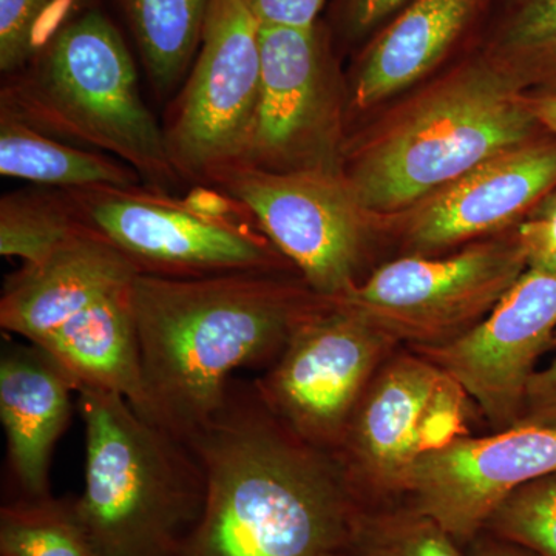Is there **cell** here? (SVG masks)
Masks as SVG:
<instances>
[{"instance_id": "7402d4cb", "label": "cell", "mask_w": 556, "mask_h": 556, "mask_svg": "<svg viewBox=\"0 0 556 556\" xmlns=\"http://www.w3.org/2000/svg\"><path fill=\"white\" fill-rule=\"evenodd\" d=\"M0 556H101L76 497L16 496L0 508Z\"/></svg>"}, {"instance_id": "e575fe53", "label": "cell", "mask_w": 556, "mask_h": 556, "mask_svg": "<svg viewBox=\"0 0 556 556\" xmlns=\"http://www.w3.org/2000/svg\"><path fill=\"white\" fill-rule=\"evenodd\" d=\"M331 556H350V555L345 554V552H340V554H334Z\"/></svg>"}, {"instance_id": "ffe728a7", "label": "cell", "mask_w": 556, "mask_h": 556, "mask_svg": "<svg viewBox=\"0 0 556 556\" xmlns=\"http://www.w3.org/2000/svg\"><path fill=\"white\" fill-rule=\"evenodd\" d=\"M0 175L58 190L144 186L123 161L42 134L0 109Z\"/></svg>"}, {"instance_id": "5b68a950", "label": "cell", "mask_w": 556, "mask_h": 556, "mask_svg": "<svg viewBox=\"0 0 556 556\" xmlns=\"http://www.w3.org/2000/svg\"><path fill=\"white\" fill-rule=\"evenodd\" d=\"M511 83L496 68H470L417 102L362 150L346 175L362 208L396 212L525 144L536 118Z\"/></svg>"}, {"instance_id": "ac0fdd59", "label": "cell", "mask_w": 556, "mask_h": 556, "mask_svg": "<svg viewBox=\"0 0 556 556\" xmlns=\"http://www.w3.org/2000/svg\"><path fill=\"white\" fill-rule=\"evenodd\" d=\"M134 283L98 300L36 346L53 358L76 391H109L138 409L142 387Z\"/></svg>"}, {"instance_id": "484cf974", "label": "cell", "mask_w": 556, "mask_h": 556, "mask_svg": "<svg viewBox=\"0 0 556 556\" xmlns=\"http://www.w3.org/2000/svg\"><path fill=\"white\" fill-rule=\"evenodd\" d=\"M484 532L538 556H556V473L515 490L493 511Z\"/></svg>"}, {"instance_id": "4fadbf2b", "label": "cell", "mask_w": 556, "mask_h": 556, "mask_svg": "<svg viewBox=\"0 0 556 556\" xmlns=\"http://www.w3.org/2000/svg\"><path fill=\"white\" fill-rule=\"evenodd\" d=\"M555 331L556 270L529 268L466 334L409 350L452 376L493 431H501L517 426L527 383Z\"/></svg>"}, {"instance_id": "d4e9b609", "label": "cell", "mask_w": 556, "mask_h": 556, "mask_svg": "<svg viewBox=\"0 0 556 556\" xmlns=\"http://www.w3.org/2000/svg\"><path fill=\"white\" fill-rule=\"evenodd\" d=\"M86 0H0V70L9 76L35 60Z\"/></svg>"}, {"instance_id": "9a60e30c", "label": "cell", "mask_w": 556, "mask_h": 556, "mask_svg": "<svg viewBox=\"0 0 556 556\" xmlns=\"http://www.w3.org/2000/svg\"><path fill=\"white\" fill-rule=\"evenodd\" d=\"M555 186L556 146L504 150L438 190L409 223V243L431 252L503 228Z\"/></svg>"}, {"instance_id": "6da1fadb", "label": "cell", "mask_w": 556, "mask_h": 556, "mask_svg": "<svg viewBox=\"0 0 556 556\" xmlns=\"http://www.w3.org/2000/svg\"><path fill=\"white\" fill-rule=\"evenodd\" d=\"M188 444L206 479L203 514L181 556H331L358 511L336 457L285 426L255 382H230Z\"/></svg>"}, {"instance_id": "277c9868", "label": "cell", "mask_w": 556, "mask_h": 556, "mask_svg": "<svg viewBox=\"0 0 556 556\" xmlns=\"http://www.w3.org/2000/svg\"><path fill=\"white\" fill-rule=\"evenodd\" d=\"M76 393L86 424V489L76 510L98 554L181 556L206 497L199 457L126 397Z\"/></svg>"}, {"instance_id": "3957f363", "label": "cell", "mask_w": 556, "mask_h": 556, "mask_svg": "<svg viewBox=\"0 0 556 556\" xmlns=\"http://www.w3.org/2000/svg\"><path fill=\"white\" fill-rule=\"evenodd\" d=\"M0 109L42 134L129 164L146 188L169 193L181 179L164 129L142 100L129 49L100 10L83 11L7 76Z\"/></svg>"}, {"instance_id": "d6a6232c", "label": "cell", "mask_w": 556, "mask_h": 556, "mask_svg": "<svg viewBox=\"0 0 556 556\" xmlns=\"http://www.w3.org/2000/svg\"><path fill=\"white\" fill-rule=\"evenodd\" d=\"M530 110L536 121H541L556 134V97L540 98V100H529Z\"/></svg>"}, {"instance_id": "2e32d148", "label": "cell", "mask_w": 556, "mask_h": 556, "mask_svg": "<svg viewBox=\"0 0 556 556\" xmlns=\"http://www.w3.org/2000/svg\"><path fill=\"white\" fill-rule=\"evenodd\" d=\"M138 276L118 249L87 228L38 265L7 278L0 327L38 345L62 325Z\"/></svg>"}, {"instance_id": "8992f818", "label": "cell", "mask_w": 556, "mask_h": 556, "mask_svg": "<svg viewBox=\"0 0 556 556\" xmlns=\"http://www.w3.org/2000/svg\"><path fill=\"white\" fill-rule=\"evenodd\" d=\"M473 405L444 369L397 348L376 372L332 455L358 506L396 504L420 457L470 434Z\"/></svg>"}, {"instance_id": "52a82bcc", "label": "cell", "mask_w": 556, "mask_h": 556, "mask_svg": "<svg viewBox=\"0 0 556 556\" xmlns=\"http://www.w3.org/2000/svg\"><path fill=\"white\" fill-rule=\"evenodd\" d=\"M61 192L80 222L144 276L197 278L291 265L243 218L214 217L188 199L146 186Z\"/></svg>"}, {"instance_id": "30bf717a", "label": "cell", "mask_w": 556, "mask_h": 556, "mask_svg": "<svg viewBox=\"0 0 556 556\" xmlns=\"http://www.w3.org/2000/svg\"><path fill=\"white\" fill-rule=\"evenodd\" d=\"M527 268L518 239L486 241L447 258H399L336 299L405 346L444 345L477 327Z\"/></svg>"}, {"instance_id": "f546056e", "label": "cell", "mask_w": 556, "mask_h": 556, "mask_svg": "<svg viewBox=\"0 0 556 556\" xmlns=\"http://www.w3.org/2000/svg\"><path fill=\"white\" fill-rule=\"evenodd\" d=\"M517 239L529 268L556 270V222L529 219L519 226Z\"/></svg>"}, {"instance_id": "836d02e7", "label": "cell", "mask_w": 556, "mask_h": 556, "mask_svg": "<svg viewBox=\"0 0 556 556\" xmlns=\"http://www.w3.org/2000/svg\"><path fill=\"white\" fill-rule=\"evenodd\" d=\"M535 218L544 219V222H556V190L541 204Z\"/></svg>"}, {"instance_id": "8fae6325", "label": "cell", "mask_w": 556, "mask_h": 556, "mask_svg": "<svg viewBox=\"0 0 556 556\" xmlns=\"http://www.w3.org/2000/svg\"><path fill=\"white\" fill-rule=\"evenodd\" d=\"M211 186L247 208L316 294L336 299L357 285L367 212L329 167L268 172L233 167Z\"/></svg>"}, {"instance_id": "d6986e66", "label": "cell", "mask_w": 556, "mask_h": 556, "mask_svg": "<svg viewBox=\"0 0 556 556\" xmlns=\"http://www.w3.org/2000/svg\"><path fill=\"white\" fill-rule=\"evenodd\" d=\"M484 0H412L372 40L354 80L368 109L430 72L477 16Z\"/></svg>"}, {"instance_id": "ba28073f", "label": "cell", "mask_w": 556, "mask_h": 556, "mask_svg": "<svg viewBox=\"0 0 556 556\" xmlns=\"http://www.w3.org/2000/svg\"><path fill=\"white\" fill-rule=\"evenodd\" d=\"M399 346L357 311L325 299L255 387L285 426L334 455L369 383Z\"/></svg>"}, {"instance_id": "603a6c76", "label": "cell", "mask_w": 556, "mask_h": 556, "mask_svg": "<svg viewBox=\"0 0 556 556\" xmlns=\"http://www.w3.org/2000/svg\"><path fill=\"white\" fill-rule=\"evenodd\" d=\"M86 229L61 190H21L0 200V254L38 265Z\"/></svg>"}, {"instance_id": "1f68e13d", "label": "cell", "mask_w": 556, "mask_h": 556, "mask_svg": "<svg viewBox=\"0 0 556 556\" xmlns=\"http://www.w3.org/2000/svg\"><path fill=\"white\" fill-rule=\"evenodd\" d=\"M467 556H538L527 548L482 532L468 544Z\"/></svg>"}, {"instance_id": "9c48e42d", "label": "cell", "mask_w": 556, "mask_h": 556, "mask_svg": "<svg viewBox=\"0 0 556 556\" xmlns=\"http://www.w3.org/2000/svg\"><path fill=\"white\" fill-rule=\"evenodd\" d=\"M260 83L258 21L243 0H211L192 72L163 127L179 178L212 185L239 166Z\"/></svg>"}, {"instance_id": "83f0119b", "label": "cell", "mask_w": 556, "mask_h": 556, "mask_svg": "<svg viewBox=\"0 0 556 556\" xmlns=\"http://www.w3.org/2000/svg\"><path fill=\"white\" fill-rule=\"evenodd\" d=\"M552 346L556 348V331ZM519 424L556 426V356L548 367L533 372L527 383Z\"/></svg>"}, {"instance_id": "4316f807", "label": "cell", "mask_w": 556, "mask_h": 556, "mask_svg": "<svg viewBox=\"0 0 556 556\" xmlns=\"http://www.w3.org/2000/svg\"><path fill=\"white\" fill-rule=\"evenodd\" d=\"M507 61L556 72V0H525L497 40Z\"/></svg>"}, {"instance_id": "cb8c5ba5", "label": "cell", "mask_w": 556, "mask_h": 556, "mask_svg": "<svg viewBox=\"0 0 556 556\" xmlns=\"http://www.w3.org/2000/svg\"><path fill=\"white\" fill-rule=\"evenodd\" d=\"M350 556H466L433 518L402 504L358 507Z\"/></svg>"}, {"instance_id": "44dd1931", "label": "cell", "mask_w": 556, "mask_h": 556, "mask_svg": "<svg viewBox=\"0 0 556 556\" xmlns=\"http://www.w3.org/2000/svg\"><path fill=\"white\" fill-rule=\"evenodd\" d=\"M153 87L167 93L199 53L211 0H119Z\"/></svg>"}, {"instance_id": "5bb4252c", "label": "cell", "mask_w": 556, "mask_h": 556, "mask_svg": "<svg viewBox=\"0 0 556 556\" xmlns=\"http://www.w3.org/2000/svg\"><path fill=\"white\" fill-rule=\"evenodd\" d=\"M260 56L257 112L237 167L300 170V159L306 156L327 119L316 25H260Z\"/></svg>"}, {"instance_id": "4dcf8cb0", "label": "cell", "mask_w": 556, "mask_h": 556, "mask_svg": "<svg viewBox=\"0 0 556 556\" xmlns=\"http://www.w3.org/2000/svg\"><path fill=\"white\" fill-rule=\"evenodd\" d=\"M412 0H348V22L354 31H367Z\"/></svg>"}, {"instance_id": "e0dca14e", "label": "cell", "mask_w": 556, "mask_h": 556, "mask_svg": "<svg viewBox=\"0 0 556 556\" xmlns=\"http://www.w3.org/2000/svg\"><path fill=\"white\" fill-rule=\"evenodd\" d=\"M76 388L39 346L10 342L0 357V420L20 495H50L51 456L72 419Z\"/></svg>"}, {"instance_id": "7a4b0ae2", "label": "cell", "mask_w": 556, "mask_h": 556, "mask_svg": "<svg viewBox=\"0 0 556 556\" xmlns=\"http://www.w3.org/2000/svg\"><path fill=\"white\" fill-rule=\"evenodd\" d=\"M280 270L138 274L139 415L188 442L222 407L237 369L277 361L300 321L325 300L303 278L278 277Z\"/></svg>"}, {"instance_id": "7c38bea8", "label": "cell", "mask_w": 556, "mask_h": 556, "mask_svg": "<svg viewBox=\"0 0 556 556\" xmlns=\"http://www.w3.org/2000/svg\"><path fill=\"white\" fill-rule=\"evenodd\" d=\"M552 473L556 426L519 424L427 453L409 468L396 504L433 518L466 548L508 495Z\"/></svg>"}, {"instance_id": "f1b7e54d", "label": "cell", "mask_w": 556, "mask_h": 556, "mask_svg": "<svg viewBox=\"0 0 556 556\" xmlns=\"http://www.w3.org/2000/svg\"><path fill=\"white\" fill-rule=\"evenodd\" d=\"M260 25L309 28L325 0H243Z\"/></svg>"}]
</instances>
